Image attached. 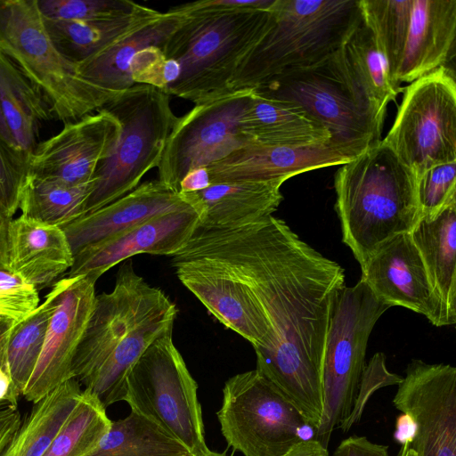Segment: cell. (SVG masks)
<instances>
[{"mask_svg": "<svg viewBox=\"0 0 456 456\" xmlns=\"http://www.w3.org/2000/svg\"><path fill=\"white\" fill-rule=\"evenodd\" d=\"M334 187L342 240L360 265L420 218L415 173L381 141L342 165Z\"/></svg>", "mask_w": 456, "mask_h": 456, "instance_id": "cell-3", "label": "cell"}, {"mask_svg": "<svg viewBox=\"0 0 456 456\" xmlns=\"http://www.w3.org/2000/svg\"><path fill=\"white\" fill-rule=\"evenodd\" d=\"M171 262L182 284L217 321L249 341L255 352L267 346V322L235 276L217 263L184 248L172 256Z\"/></svg>", "mask_w": 456, "mask_h": 456, "instance_id": "cell-17", "label": "cell"}, {"mask_svg": "<svg viewBox=\"0 0 456 456\" xmlns=\"http://www.w3.org/2000/svg\"><path fill=\"white\" fill-rule=\"evenodd\" d=\"M283 183H216L200 191L180 194L198 213L200 228L234 229L273 216L283 200Z\"/></svg>", "mask_w": 456, "mask_h": 456, "instance_id": "cell-23", "label": "cell"}, {"mask_svg": "<svg viewBox=\"0 0 456 456\" xmlns=\"http://www.w3.org/2000/svg\"><path fill=\"white\" fill-rule=\"evenodd\" d=\"M16 323L11 320L0 319V366L8 368L7 345L12 330Z\"/></svg>", "mask_w": 456, "mask_h": 456, "instance_id": "cell-50", "label": "cell"}, {"mask_svg": "<svg viewBox=\"0 0 456 456\" xmlns=\"http://www.w3.org/2000/svg\"><path fill=\"white\" fill-rule=\"evenodd\" d=\"M94 183L95 178L70 186L27 172L20 192L19 209L28 218L63 227L85 214Z\"/></svg>", "mask_w": 456, "mask_h": 456, "instance_id": "cell-31", "label": "cell"}, {"mask_svg": "<svg viewBox=\"0 0 456 456\" xmlns=\"http://www.w3.org/2000/svg\"><path fill=\"white\" fill-rule=\"evenodd\" d=\"M388 147L418 176L437 165L456 161V82L443 66L404 88L387 136Z\"/></svg>", "mask_w": 456, "mask_h": 456, "instance_id": "cell-12", "label": "cell"}, {"mask_svg": "<svg viewBox=\"0 0 456 456\" xmlns=\"http://www.w3.org/2000/svg\"><path fill=\"white\" fill-rule=\"evenodd\" d=\"M341 52L365 96L379 111L386 114L388 103L395 100L400 87L393 82L372 33L362 19L341 47Z\"/></svg>", "mask_w": 456, "mask_h": 456, "instance_id": "cell-33", "label": "cell"}, {"mask_svg": "<svg viewBox=\"0 0 456 456\" xmlns=\"http://www.w3.org/2000/svg\"><path fill=\"white\" fill-rule=\"evenodd\" d=\"M10 406H11V405H10ZM5 407H6V406H5ZM2 408H4V407H0V409H2Z\"/></svg>", "mask_w": 456, "mask_h": 456, "instance_id": "cell-54", "label": "cell"}, {"mask_svg": "<svg viewBox=\"0 0 456 456\" xmlns=\"http://www.w3.org/2000/svg\"><path fill=\"white\" fill-rule=\"evenodd\" d=\"M455 37L456 0H413L396 85L411 83L446 66Z\"/></svg>", "mask_w": 456, "mask_h": 456, "instance_id": "cell-24", "label": "cell"}, {"mask_svg": "<svg viewBox=\"0 0 456 456\" xmlns=\"http://www.w3.org/2000/svg\"><path fill=\"white\" fill-rule=\"evenodd\" d=\"M159 13L160 12L139 4L131 13L110 20L86 21L44 20L57 49L66 58L77 63L94 55L140 23Z\"/></svg>", "mask_w": 456, "mask_h": 456, "instance_id": "cell-30", "label": "cell"}, {"mask_svg": "<svg viewBox=\"0 0 456 456\" xmlns=\"http://www.w3.org/2000/svg\"><path fill=\"white\" fill-rule=\"evenodd\" d=\"M224 266L264 314L269 343L256 370L315 429L322 411V362L334 297L344 269L269 216L225 230L198 227L183 248Z\"/></svg>", "mask_w": 456, "mask_h": 456, "instance_id": "cell-1", "label": "cell"}, {"mask_svg": "<svg viewBox=\"0 0 456 456\" xmlns=\"http://www.w3.org/2000/svg\"><path fill=\"white\" fill-rule=\"evenodd\" d=\"M361 270V280L384 304L405 307L435 326H445L441 301L410 232L383 242Z\"/></svg>", "mask_w": 456, "mask_h": 456, "instance_id": "cell-18", "label": "cell"}, {"mask_svg": "<svg viewBox=\"0 0 456 456\" xmlns=\"http://www.w3.org/2000/svg\"><path fill=\"white\" fill-rule=\"evenodd\" d=\"M96 280L64 277L53 285L56 306L49 322L43 349L21 395L36 403L72 379L71 364L96 297Z\"/></svg>", "mask_w": 456, "mask_h": 456, "instance_id": "cell-16", "label": "cell"}, {"mask_svg": "<svg viewBox=\"0 0 456 456\" xmlns=\"http://www.w3.org/2000/svg\"><path fill=\"white\" fill-rule=\"evenodd\" d=\"M403 379V377L387 370L386 357L382 353L375 354L362 371L353 409L338 428L344 432L348 431L354 424L360 421L365 405L375 391L384 387L399 385Z\"/></svg>", "mask_w": 456, "mask_h": 456, "instance_id": "cell-41", "label": "cell"}, {"mask_svg": "<svg viewBox=\"0 0 456 456\" xmlns=\"http://www.w3.org/2000/svg\"><path fill=\"white\" fill-rule=\"evenodd\" d=\"M7 254L8 272L37 290L62 279L74 262L61 227L22 215L9 224Z\"/></svg>", "mask_w": 456, "mask_h": 456, "instance_id": "cell-22", "label": "cell"}, {"mask_svg": "<svg viewBox=\"0 0 456 456\" xmlns=\"http://www.w3.org/2000/svg\"><path fill=\"white\" fill-rule=\"evenodd\" d=\"M0 53L41 96L53 118L73 121L95 112L119 92L82 77L56 47L37 0H0Z\"/></svg>", "mask_w": 456, "mask_h": 456, "instance_id": "cell-6", "label": "cell"}, {"mask_svg": "<svg viewBox=\"0 0 456 456\" xmlns=\"http://www.w3.org/2000/svg\"><path fill=\"white\" fill-rule=\"evenodd\" d=\"M169 96L154 86L134 84L102 108L118 119L121 133L95 171V183L85 214L130 192L147 172L158 167L177 118Z\"/></svg>", "mask_w": 456, "mask_h": 456, "instance_id": "cell-8", "label": "cell"}, {"mask_svg": "<svg viewBox=\"0 0 456 456\" xmlns=\"http://www.w3.org/2000/svg\"><path fill=\"white\" fill-rule=\"evenodd\" d=\"M420 217H432L456 201V161L430 167L416 176Z\"/></svg>", "mask_w": 456, "mask_h": 456, "instance_id": "cell-38", "label": "cell"}, {"mask_svg": "<svg viewBox=\"0 0 456 456\" xmlns=\"http://www.w3.org/2000/svg\"><path fill=\"white\" fill-rule=\"evenodd\" d=\"M110 422L102 404L83 389L79 403L43 456H86L98 445Z\"/></svg>", "mask_w": 456, "mask_h": 456, "instance_id": "cell-36", "label": "cell"}, {"mask_svg": "<svg viewBox=\"0 0 456 456\" xmlns=\"http://www.w3.org/2000/svg\"><path fill=\"white\" fill-rule=\"evenodd\" d=\"M216 414L228 445L244 456H282L316 431L256 369L226 380Z\"/></svg>", "mask_w": 456, "mask_h": 456, "instance_id": "cell-11", "label": "cell"}, {"mask_svg": "<svg viewBox=\"0 0 456 456\" xmlns=\"http://www.w3.org/2000/svg\"><path fill=\"white\" fill-rule=\"evenodd\" d=\"M86 456H193L188 448L143 416L131 411L111 420L98 445Z\"/></svg>", "mask_w": 456, "mask_h": 456, "instance_id": "cell-32", "label": "cell"}, {"mask_svg": "<svg viewBox=\"0 0 456 456\" xmlns=\"http://www.w3.org/2000/svg\"><path fill=\"white\" fill-rule=\"evenodd\" d=\"M27 156L0 134V210L9 219L19 209L20 192L28 172Z\"/></svg>", "mask_w": 456, "mask_h": 456, "instance_id": "cell-39", "label": "cell"}, {"mask_svg": "<svg viewBox=\"0 0 456 456\" xmlns=\"http://www.w3.org/2000/svg\"><path fill=\"white\" fill-rule=\"evenodd\" d=\"M83 395L80 383L70 379L34 406L0 456H43Z\"/></svg>", "mask_w": 456, "mask_h": 456, "instance_id": "cell-28", "label": "cell"}, {"mask_svg": "<svg viewBox=\"0 0 456 456\" xmlns=\"http://www.w3.org/2000/svg\"><path fill=\"white\" fill-rule=\"evenodd\" d=\"M393 403L416 424L417 456H456V368L411 360Z\"/></svg>", "mask_w": 456, "mask_h": 456, "instance_id": "cell-14", "label": "cell"}, {"mask_svg": "<svg viewBox=\"0 0 456 456\" xmlns=\"http://www.w3.org/2000/svg\"><path fill=\"white\" fill-rule=\"evenodd\" d=\"M185 13L170 8L166 12L140 23L102 50L77 63L82 77L92 84L115 92H123L134 85L129 66L141 50L161 47L182 24Z\"/></svg>", "mask_w": 456, "mask_h": 456, "instance_id": "cell-25", "label": "cell"}, {"mask_svg": "<svg viewBox=\"0 0 456 456\" xmlns=\"http://www.w3.org/2000/svg\"><path fill=\"white\" fill-rule=\"evenodd\" d=\"M197 390L170 332L155 340L134 364L126 379L124 401L193 456H203L210 450Z\"/></svg>", "mask_w": 456, "mask_h": 456, "instance_id": "cell-10", "label": "cell"}, {"mask_svg": "<svg viewBox=\"0 0 456 456\" xmlns=\"http://www.w3.org/2000/svg\"><path fill=\"white\" fill-rule=\"evenodd\" d=\"M388 308L361 279L334 297L322 362V411L314 436L326 448L333 430L353 409L369 338Z\"/></svg>", "mask_w": 456, "mask_h": 456, "instance_id": "cell-9", "label": "cell"}, {"mask_svg": "<svg viewBox=\"0 0 456 456\" xmlns=\"http://www.w3.org/2000/svg\"><path fill=\"white\" fill-rule=\"evenodd\" d=\"M45 20L86 21L110 20L134 12L139 4L129 0H37Z\"/></svg>", "mask_w": 456, "mask_h": 456, "instance_id": "cell-37", "label": "cell"}, {"mask_svg": "<svg viewBox=\"0 0 456 456\" xmlns=\"http://www.w3.org/2000/svg\"><path fill=\"white\" fill-rule=\"evenodd\" d=\"M273 20L270 8L185 13L160 47L180 68L178 78L165 93L194 104L232 93L238 69Z\"/></svg>", "mask_w": 456, "mask_h": 456, "instance_id": "cell-4", "label": "cell"}, {"mask_svg": "<svg viewBox=\"0 0 456 456\" xmlns=\"http://www.w3.org/2000/svg\"><path fill=\"white\" fill-rule=\"evenodd\" d=\"M0 106L17 146L27 155L36 146L40 122L53 118L14 63L0 53Z\"/></svg>", "mask_w": 456, "mask_h": 456, "instance_id": "cell-29", "label": "cell"}, {"mask_svg": "<svg viewBox=\"0 0 456 456\" xmlns=\"http://www.w3.org/2000/svg\"><path fill=\"white\" fill-rule=\"evenodd\" d=\"M129 72L134 84L151 86L165 92L178 78L180 68L159 47L149 46L134 55Z\"/></svg>", "mask_w": 456, "mask_h": 456, "instance_id": "cell-40", "label": "cell"}, {"mask_svg": "<svg viewBox=\"0 0 456 456\" xmlns=\"http://www.w3.org/2000/svg\"><path fill=\"white\" fill-rule=\"evenodd\" d=\"M252 90L234 91L197 103L177 117L168 135L158 180L179 193L183 177L252 142L241 131V118Z\"/></svg>", "mask_w": 456, "mask_h": 456, "instance_id": "cell-13", "label": "cell"}, {"mask_svg": "<svg viewBox=\"0 0 456 456\" xmlns=\"http://www.w3.org/2000/svg\"><path fill=\"white\" fill-rule=\"evenodd\" d=\"M415 431V421L409 413L402 412L396 417L394 438L403 446L398 456H404L406 451L411 447Z\"/></svg>", "mask_w": 456, "mask_h": 456, "instance_id": "cell-46", "label": "cell"}, {"mask_svg": "<svg viewBox=\"0 0 456 456\" xmlns=\"http://www.w3.org/2000/svg\"><path fill=\"white\" fill-rule=\"evenodd\" d=\"M282 456H330V453L328 448L313 438L295 444Z\"/></svg>", "mask_w": 456, "mask_h": 456, "instance_id": "cell-48", "label": "cell"}, {"mask_svg": "<svg viewBox=\"0 0 456 456\" xmlns=\"http://www.w3.org/2000/svg\"><path fill=\"white\" fill-rule=\"evenodd\" d=\"M203 456H226V455L224 453H218V452L209 451L208 453H206Z\"/></svg>", "mask_w": 456, "mask_h": 456, "instance_id": "cell-53", "label": "cell"}, {"mask_svg": "<svg viewBox=\"0 0 456 456\" xmlns=\"http://www.w3.org/2000/svg\"><path fill=\"white\" fill-rule=\"evenodd\" d=\"M412 2L359 0L362 19L372 33L395 86V77L408 36Z\"/></svg>", "mask_w": 456, "mask_h": 456, "instance_id": "cell-35", "label": "cell"}, {"mask_svg": "<svg viewBox=\"0 0 456 456\" xmlns=\"http://www.w3.org/2000/svg\"><path fill=\"white\" fill-rule=\"evenodd\" d=\"M211 184L207 167H198L190 171L181 181L179 193H189L202 191Z\"/></svg>", "mask_w": 456, "mask_h": 456, "instance_id": "cell-47", "label": "cell"}, {"mask_svg": "<svg viewBox=\"0 0 456 456\" xmlns=\"http://www.w3.org/2000/svg\"><path fill=\"white\" fill-rule=\"evenodd\" d=\"M12 219L0 210V270L8 271V229Z\"/></svg>", "mask_w": 456, "mask_h": 456, "instance_id": "cell-49", "label": "cell"}, {"mask_svg": "<svg viewBox=\"0 0 456 456\" xmlns=\"http://www.w3.org/2000/svg\"><path fill=\"white\" fill-rule=\"evenodd\" d=\"M404 456H417V453H416V452H415L412 448H411V447H410V448L406 451V452H405Z\"/></svg>", "mask_w": 456, "mask_h": 456, "instance_id": "cell-52", "label": "cell"}, {"mask_svg": "<svg viewBox=\"0 0 456 456\" xmlns=\"http://www.w3.org/2000/svg\"><path fill=\"white\" fill-rule=\"evenodd\" d=\"M358 155L331 142L309 146H272L251 142L207 167L211 183L287 181L318 168L344 165Z\"/></svg>", "mask_w": 456, "mask_h": 456, "instance_id": "cell-20", "label": "cell"}, {"mask_svg": "<svg viewBox=\"0 0 456 456\" xmlns=\"http://www.w3.org/2000/svg\"><path fill=\"white\" fill-rule=\"evenodd\" d=\"M241 131L252 142L272 146H309L330 141L329 131L298 105L254 90L244 109Z\"/></svg>", "mask_w": 456, "mask_h": 456, "instance_id": "cell-26", "label": "cell"}, {"mask_svg": "<svg viewBox=\"0 0 456 456\" xmlns=\"http://www.w3.org/2000/svg\"><path fill=\"white\" fill-rule=\"evenodd\" d=\"M21 424L17 406L0 409V455L4 452Z\"/></svg>", "mask_w": 456, "mask_h": 456, "instance_id": "cell-45", "label": "cell"}, {"mask_svg": "<svg viewBox=\"0 0 456 456\" xmlns=\"http://www.w3.org/2000/svg\"><path fill=\"white\" fill-rule=\"evenodd\" d=\"M55 306L56 289L52 285L43 303L12 330L7 345V362L19 395H22L39 359Z\"/></svg>", "mask_w": 456, "mask_h": 456, "instance_id": "cell-34", "label": "cell"}, {"mask_svg": "<svg viewBox=\"0 0 456 456\" xmlns=\"http://www.w3.org/2000/svg\"><path fill=\"white\" fill-rule=\"evenodd\" d=\"M270 11L273 24L240 65L232 92L323 61L362 20L359 0H274Z\"/></svg>", "mask_w": 456, "mask_h": 456, "instance_id": "cell-5", "label": "cell"}, {"mask_svg": "<svg viewBox=\"0 0 456 456\" xmlns=\"http://www.w3.org/2000/svg\"><path fill=\"white\" fill-rule=\"evenodd\" d=\"M199 223V215L193 208L154 216L113 238L78 251L64 277L90 276L97 281L109 269L134 255L172 256L189 241Z\"/></svg>", "mask_w": 456, "mask_h": 456, "instance_id": "cell-19", "label": "cell"}, {"mask_svg": "<svg viewBox=\"0 0 456 456\" xmlns=\"http://www.w3.org/2000/svg\"><path fill=\"white\" fill-rule=\"evenodd\" d=\"M274 0H202L180 4L173 9L188 13L204 10L269 9Z\"/></svg>", "mask_w": 456, "mask_h": 456, "instance_id": "cell-43", "label": "cell"}, {"mask_svg": "<svg viewBox=\"0 0 456 456\" xmlns=\"http://www.w3.org/2000/svg\"><path fill=\"white\" fill-rule=\"evenodd\" d=\"M333 456H389L388 446L370 442L365 436H352L340 442Z\"/></svg>", "mask_w": 456, "mask_h": 456, "instance_id": "cell-44", "label": "cell"}, {"mask_svg": "<svg viewBox=\"0 0 456 456\" xmlns=\"http://www.w3.org/2000/svg\"><path fill=\"white\" fill-rule=\"evenodd\" d=\"M39 305L38 290L31 284L0 270V319L20 322Z\"/></svg>", "mask_w": 456, "mask_h": 456, "instance_id": "cell-42", "label": "cell"}, {"mask_svg": "<svg viewBox=\"0 0 456 456\" xmlns=\"http://www.w3.org/2000/svg\"><path fill=\"white\" fill-rule=\"evenodd\" d=\"M254 91L298 105L329 131L330 142L357 155L381 141L386 114L365 96L341 48L318 64L284 72Z\"/></svg>", "mask_w": 456, "mask_h": 456, "instance_id": "cell-7", "label": "cell"}, {"mask_svg": "<svg viewBox=\"0 0 456 456\" xmlns=\"http://www.w3.org/2000/svg\"><path fill=\"white\" fill-rule=\"evenodd\" d=\"M0 134L2 136L8 141L11 144L17 146L11 131L7 126V123L4 119L1 106H0ZM18 147V146H17Z\"/></svg>", "mask_w": 456, "mask_h": 456, "instance_id": "cell-51", "label": "cell"}, {"mask_svg": "<svg viewBox=\"0 0 456 456\" xmlns=\"http://www.w3.org/2000/svg\"><path fill=\"white\" fill-rule=\"evenodd\" d=\"M176 314L175 304L126 260L112 290L96 295L72 361V379L105 409L124 401L133 367L155 340L173 332Z\"/></svg>", "mask_w": 456, "mask_h": 456, "instance_id": "cell-2", "label": "cell"}, {"mask_svg": "<svg viewBox=\"0 0 456 456\" xmlns=\"http://www.w3.org/2000/svg\"><path fill=\"white\" fill-rule=\"evenodd\" d=\"M192 208L158 179L144 182L117 200L61 227L73 254L113 238L154 216Z\"/></svg>", "mask_w": 456, "mask_h": 456, "instance_id": "cell-21", "label": "cell"}, {"mask_svg": "<svg viewBox=\"0 0 456 456\" xmlns=\"http://www.w3.org/2000/svg\"><path fill=\"white\" fill-rule=\"evenodd\" d=\"M441 301L445 326L456 322V201L410 232Z\"/></svg>", "mask_w": 456, "mask_h": 456, "instance_id": "cell-27", "label": "cell"}, {"mask_svg": "<svg viewBox=\"0 0 456 456\" xmlns=\"http://www.w3.org/2000/svg\"><path fill=\"white\" fill-rule=\"evenodd\" d=\"M120 133V123L103 109L65 122L61 130L28 154V172L70 186L89 183Z\"/></svg>", "mask_w": 456, "mask_h": 456, "instance_id": "cell-15", "label": "cell"}]
</instances>
